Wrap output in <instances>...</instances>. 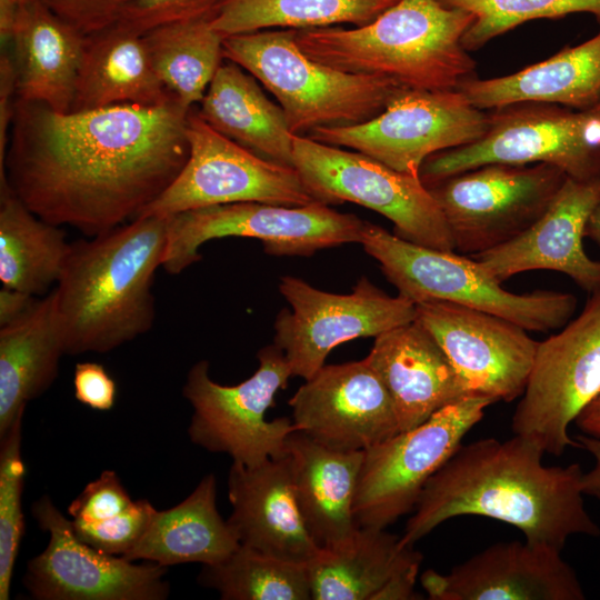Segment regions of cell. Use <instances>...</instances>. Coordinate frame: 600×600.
I'll return each instance as SVG.
<instances>
[{"instance_id": "obj_1", "label": "cell", "mask_w": 600, "mask_h": 600, "mask_svg": "<svg viewBox=\"0 0 600 600\" xmlns=\"http://www.w3.org/2000/svg\"><path fill=\"white\" fill-rule=\"evenodd\" d=\"M190 110L173 98L60 113L17 99L0 176L42 220L103 233L137 218L181 172Z\"/></svg>"}, {"instance_id": "obj_2", "label": "cell", "mask_w": 600, "mask_h": 600, "mask_svg": "<svg viewBox=\"0 0 600 600\" xmlns=\"http://www.w3.org/2000/svg\"><path fill=\"white\" fill-rule=\"evenodd\" d=\"M543 454L536 441L519 434L460 444L427 481L401 541L414 544L459 516L500 520L528 542L560 551L573 534L600 536L584 507L581 466L547 467Z\"/></svg>"}, {"instance_id": "obj_3", "label": "cell", "mask_w": 600, "mask_h": 600, "mask_svg": "<svg viewBox=\"0 0 600 600\" xmlns=\"http://www.w3.org/2000/svg\"><path fill=\"white\" fill-rule=\"evenodd\" d=\"M167 217H138L71 243L53 316L64 353H104L146 333L156 309L152 284L162 267Z\"/></svg>"}, {"instance_id": "obj_4", "label": "cell", "mask_w": 600, "mask_h": 600, "mask_svg": "<svg viewBox=\"0 0 600 600\" xmlns=\"http://www.w3.org/2000/svg\"><path fill=\"white\" fill-rule=\"evenodd\" d=\"M473 16L439 0H398L374 20L346 29L297 30L299 48L334 69L420 90H456L476 76L462 44Z\"/></svg>"}, {"instance_id": "obj_5", "label": "cell", "mask_w": 600, "mask_h": 600, "mask_svg": "<svg viewBox=\"0 0 600 600\" xmlns=\"http://www.w3.org/2000/svg\"><path fill=\"white\" fill-rule=\"evenodd\" d=\"M297 30L267 29L223 39V58L239 64L277 99L294 136L323 127L367 122L401 88L376 76L341 71L313 60Z\"/></svg>"}, {"instance_id": "obj_6", "label": "cell", "mask_w": 600, "mask_h": 600, "mask_svg": "<svg viewBox=\"0 0 600 600\" xmlns=\"http://www.w3.org/2000/svg\"><path fill=\"white\" fill-rule=\"evenodd\" d=\"M360 243L380 263L398 294L413 303L446 301L507 319L527 331L549 332L566 326L578 300L569 292L513 293L472 257L403 240L364 221Z\"/></svg>"}, {"instance_id": "obj_7", "label": "cell", "mask_w": 600, "mask_h": 600, "mask_svg": "<svg viewBox=\"0 0 600 600\" xmlns=\"http://www.w3.org/2000/svg\"><path fill=\"white\" fill-rule=\"evenodd\" d=\"M488 117L479 140L423 161L424 186L488 163H549L574 180L600 178V100L582 110L518 102L488 110Z\"/></svg>"}, {"instance_id": "obj_8", "label": "cell", "mask_w": 600, "mask_h": 600, "mask_svg": "<svg viewBox=\"0 0 600 600\" xmlns=\"http://www.w3.org/2000/svg\"><path fill=\"white\" fill-rule=\"evenodd\" d=\"M293 167L317 202L360 204L389 219L403 240L454 251L444 216L420 177L307 136L293 138Z\"/></svg>"}, {"instance_id": "obj_9", "label": "cell", "mask_w": 600, "mask_h": 600, "mask_svg": "<svg viewBox=\"0 0 600 600\" xmlns=\"http://www.w3.org/2000/svg\"><path fill=\"white\" fill-rule=\"evenodd\" d=\"M257 357V371L237 386L214 382L209 376V362L201 360L192 366L182 388L193 408L190 440L244 466L286 456L287 438L297 431L287 417L266 420L276 393L292 377L284 352L273 343L260 349Z\"/></svg>"}, {"instance_id": "obj_10", "label": "cell", "mask_w": 600, "mask_h": 600, "mask_svg": "<svg viewBox=\"0 0 600 600\" xmlns=\"http://www.w3.org/2000/svg\"><path fill=\"white\" fill-rule=\"evenodd\" d=\"M364 221L313 202L287 207L236 202L192 209L167 217L162 267L178 274L201 259L207 241L228 237L254 238L271 256L309 257L326 248L359 242Z\"/></svg>"}, {"instance_id": "obj_11", "label": "cell", "mask_w": 600, "mask_h": 600, "mask_svg": "<svg viewBox=\"0 0 600 600\" xmlns=\"http://www.w3.org/2000/svg\"><path fill=\"white\" fill-rule=\"evenodd\" d=\"M567 178L549 163H488L426 187L444 216L454 251L476 256L531 227Z\"/></svg>"}, {"instance_id": "obj_12", "label": "cell", "mask_w": 600, "mask_h": 600, "mask_svg": "<svg viewBox=\"0 0 600 600\" xmlns=\"http://www.w3.org/2000/svg\"><path fill=\"white\" fill-rule=\"evenodd\" d=\"M488 111L459 90L401 87L381 113L358 124L323 127L307 137L361 152L403 173L418 176L423 161L440 151L479 140Z\"/></svg>"}, {"instance_id": "obj_13", "label": "cell", "mask_w": 600, "mask_h": 600, "mask_svg": "<svg viewBox=\"0 0 600 600\" xmlns=\"http://www.w3.org/2000/svg\"><path fill=\"white\" fill-rule=\"evenodd\" d=\"M492 403L487 397L468 396L364 450L353 500L357 526L386 529L412 511L427 481Z\"/></svg>"}, {"instance_id": "obj_14", "label": "cell", "mask_w": 600, "mask_h": 600, "mask_svg": "<svg viewBox=\"0 0 600 600\" xmlns=\"http://www.w3.org/2000/svg\"><path fill=\"white\" fill-rule=\"evenodd\" d=\"M600 391V288L558 333L538 343L521 400L512 416L514 434L561 456L578 447L568 433Z\"/></svg>"}, {"instance_id": "obj_15", "label": "cell", "mask_w": 600, "mask_h": 600, "mask_svg": "<svg viewBox=\"0 0 600 600\" xmlns=\"http://www.w3.org/2000/svg\"><path fill=\"white\" fill-rule=\"evenodd\" d=\"M186 132L190 153L184 167L138 217H168L236 202L287 207L317 202L293 167L276 163L240 146L211 128L192 109Z\"/></svg>"}, {"instance_id": "obj_16", "label": "cell", "mask_w": 600, "mask_h": 600, "mask_svg": "<svg viewBox=\"0 0 600 600\" xmlns=\"http://www.w3.org/2000/svg\"><path fill=\"white\" fill-rule=\"evenodd\" d=\"M279 290L292 311L278 313L273 343L284 352L292 376L304 380L326 364L339 344L376 338L417 316L416 303L400 294H387L366 277L349 294L322 291L292 276L281 277Z\"/></svg>"}, {"instance_id": "obj_17", "label": "cell", "mask_w": 600, "mask_h": 600, "mask_svg": "<svg viewBox=\"0 0 600 600\" xmlns=\"http://www.w3.org/2000/svg\"><path fill=\"white\" fill-rule=\"evenodd\" d=\"M49 533L46 549L27 566L23 583L38 600H163L169 594L167 567L136 564L82 542L48 496L31 508Z\"/></svg>"}, {"instance_id": "obj_18", "label": "cell", "mask_w": 600, "mask_h": 600, "mask_svg": "<svg viewBox=\"0 0 600 600\" xmlns=\"http://www.w3.org/2000/svg\"><path fill=\"white\" fill-rule=\"evenodd\" d=\"M471 396L510 402L524 392L539 341L499 316L446 301L416 304Z\"/></svg>"}, {"instance_id": "obj_19", "label": "cell", "mask_w": 600, "mask_h": 600, "mask_svg": "<svg viewBox=\"0 0 600 600\" xmlns=\"http://www.w3.org/2000/svg\"><path fill=\"white\" fill-rule=\"evenodd\" d=\"M292 422L339 451H364L400 432L392 399L364 358L324 364L289 400Z\"/></svg>"}, {"instance_id": "obj_20", "label": "cell", "mask_w": 600, "mask_h": 600, "mask_svg": "<svg viewBox=\"0 0 600 600\" xmlns=\"http://www.w3.org/2000/svg\"><path fill=\"white\" fill-rule=\"evenodd\" d=\"M431 600H583L582 586L561 551L521 541L494 543L448 573L427 570Z\"/></svg>"}, {"instance_id": "obj_21", "label": "cell", "mask_w": 600, "mask_h": 600, "mask_svg": "<svg viewBox=\"0 0 600 600\" xmlns=\"http://www.w3.org/2000/svg\"><path fill=\"white\" fill-rule=\"evenodd\" d=\"M600 202V178H567L543 214L508 242L476 256L499 282L530 270H552L570 277L591 293L600 288V260L583 248L588 220Z\"/></svg>"}, {"instance_id": "obj_22", "label": "cell", "mask_w": 600, "mask_h": 600, "mask_svg": "<svg viewBox=\"0 0 600 600\" xmlns=\"http://www.w3.org/2000/svg\"><path fill=\"white\" fill-rule=\"evenodd\" d=\"M228 496L227 521L240 544L306 567L319 551L296 501L287 453L257 466L233 462Z\"/></svg>"}, {"instance_id": "obj_23", "label": "cell", "mask_w": 600, "mask_h": 600, "mask_svg": "<svg viewBox=\"0 0 600 600\" xmlns=\"http://www.w3.org/2000/svg\"><path fill=\"white\" fill-rule=\"evenodd\" d=\"M422 554L386 529L359 527L307 564L313 600H412Z\"/></svg>"}, {"instance_id": "obj_24", "label": "cell", "mask_w": 600, "mask_h": 600, "mask_svg": "<svg viewBox=\"0 0 600 600\" xmlns=\"http://www.w3.org/2000/svg\"><path fill=\"white\" fill-rule=\"evenodd\" d=\"M366 358L392 399L400 431L471 396L441 346L417 319L377 336Z\"/></svg>"}, {"instance_id": "obj_25", "label": "cell", "mask_w": 600, "mask_h": 600, "mask_svg": "<svg viewBox=\"0 0 600 600\" xmlns=\"http://www.w3.org/2000/svg\"><path fill=\"white\" fill-rule=\"evenodd\" d=\"M293 492L320 549L338 547L359 528L353 500L364 451H339L293 431L286 441Z\"/></svg>"}, {"instance_id": "obj_26", "label": "cell", "mask_w": 600, "mask_h": 600, "mask_svg": "<svg viewBox=\"0 0 600 600\" xmlns=\"http://www.w3.org/2000/svg\"><path fill=\"white\" fill-rule=\"evenodd\" d=\"M84 40L40 0L22 1L11 38L18 99L70 112Z\"/></svg>"}, {"instance_id": "obj_27", "label": "cell", "mask_w": 600, "mask_h": 600, "mask_svg": "<svg viewBox=\"0 0 600 600\" xmlns=\"http://www.w3.org/2000/svg\"><path fill=\"white\" fill-rule=\"evenodd\" d=\"M457 90L481 110L543 102L582 110L600 100V31L518 72L463 80Z\"/></svg>"}, {"instance_id": "obj_28", "label": "cell", "mask_w": 600, "mask_h": 600, "mask_svg": "<svg viewBox=\"0 0 600 600\" xmlns=\"http://www.w3.org/2000/svg\"><path fill=\"white\" fill-rule=\"evenodd\" d=\"M173 98L153 69L143 34L116 23L86 36L70 111L153 107Z\"/></svg>"}, {"instance_id": "obj_29", "label": "cell", "mask_w": 600, "mask_h": 600, "mask_svg": "<svg viewBox=\"0 0 600 600\" xmlns=\"http://www.w3.org/2000/svg\"><path fill=\"white\" fill-rule=\"evenodd\" d=\"M239 64L222 62L197 111L219 133L276 163L293 167V138L286 114ZM294 168V167H293Z\"/></svg>"}, {"instance_id": "obj_30", "label": "cell", "mask_w": 600, "mask_h": 600, "mask_svg": "<svg viewBox=\"0 0 600 600\" xmlns=\"http://www.w3.org/2000/svg\"><path fill=\"white\" fill-rule=\"evenodd\" d=\"M216 492V478L207 474L183 501L156 510L142 538L122 558L163 567L224 560L240 542L217 510Z\"/></svg>"}, {"instance_id": "obj_31", "label": "cell", "mask_w": 600, "mask_h": 600, "mask_svg": "<svg viewBox=\"0 0 600 600\" xmlns=\"http://www.w3.org/2000/svg\"><path fill=\"white\" fill-rule=\"evenodd\" d=\"M63 354L51 293L0 327V438L23 417L27 403L50 388Z\"/></svg>"}, {"instance_id": "obj_32", "label": "cell", "mask_w": 600, "mask_h": 600, "mask_svg": "<svg viewBox=\"0 0 600 600\" xmlns=\"http://www.w3.org/2000/svg\"><path fill=\"white\" fill-rule=\"evenodd\" d=\"M60 226L34 214L0 176V280L31 296L57 283L71 243Z\"/></svg>"}, {"instance_id": "obj_33", "label": "cell", "mask_w": 600, "mask_h": 600, "mask_svg": "<svg viewBox=\"0 0 600 600\" xmlns=\"http://www.w3.org/2000/svg\"><path fill=\"white\" fill-rule=\"evenodd\" d=\"M398 0H222L210 24L223 39L267 29L306 30L374 20Z\"/></svg>"}, {"instance_id": "obj_34", "label": "cell", "mask_w": 600, "mask_h": 600, "mask_svg": "<svg viewBox=\"0 0 600 600\" xmlns=\"http://www.w3.org/2000/svg\"><path fill=\"white\" fill-rule=\"evenodd\" d=\"M212 16L166 24L143 34L156 73L187 109L200 103L222 63L223 38L212 29Z\"/></svg>"}, {"instance_id": "obj_35", "label": "cell", "mask_w": 600, "mask_h": 600, "mask_svg": "<svg viewBox=\"0 0 600 600\" xmlns=\"http://www.w3.org/2000/svg\"><path fill=\"white\" fill-rule=\"evenodd\" d=\"M199 581L224 600H309L307 567L240 544L224 560L206 564Z\"/></svg>"}, {"instance_id": "obj_36", "label": "cell", "mask_w": 600, "mask_h": 600, "mask_svg": "<svg viewBox=\"0 0 600 600\" xmlns=\"http://www.w3.org/2000/svg\"><path fill=\"white\" fill-rule=\"evenodd\" d=\"M462 9L473 21L462 38L469 52L518 26L536 19H558L572 13H590L600 23V0H439Z\"/></svg>"}, {"instance_id": "obj_37", "label": "cell", "mask_w": 600, "mask_h": 600, "mask_svg": "<svg viewBox=\"0 0 600 600\" xmlns=\"http://www.w3.org/2000/svg\"><path fill=\"white\" fill-rule=\"evenodd\" d=\"M22 421L23 417H20L0 438V600L9 599L13 568L24 532Z\"/></svg>"}, {"instance_id": "obj_38", "label": "cell", "mask_w": 600, "mask_h": 600, "mask_svg": "<svg viewBox=\"0 0 600 600\" xmlns=\"http://www.w3.org/2000/svg\"><path fill=\"white\" fill-rule=\"evenodd\" d=\"M156 508L147 500H136L124 511L98 522L72 521L74 534L84 543L107 554L123 557L142 538Z\"/></svg>"}, {"instance_id": "obj_39", "label": "cell", "mask_w": 600, "mask_h": 600, "mask_svg": "<svg viewBox=\"0 0 600 600\" xmlns=\"http://www.w3.org/2000/svg\"><path fill=\"white\" fill-rule=\"evenodd\" d=\"M222 0H131L117 23L139 34L216 12Z\"/></svg>"}, {"instance_id": "obj_40", "label": "cell", "mask_w": 600, "mask_h": 600, "mask_svg": "<svg viewBox=\"0 0 600 600\" xmlns=\"http://www.w3.org/2000/svg\"><path fill=\"white\" fill-rule=\"evenodd\" d=\"M131 499L113 470H104L68 507L73 521L98 522L128 509Z\"/></svg>"}, {"instance_id": "obj_41", "label": "cell", "mask_w": 600, "mask_h": 600, "mask_svg": "<svg viewBox=\"0 0 600 600\" xmlns=\"http://www.w3.org/2000/svg\"><path fill=\"white\" fill-rule=\"evenodd\" d=\"M83 36L116 24L131 0H40Z\"/></svg>"}, {"instance_id": "obj_42", "label": "cell", "mask_w": 600, "mask_h": 600, "mask_svg": "<svg viewBox=\"0 0 600 600\" xmlns=\"http://www.w3.org/2000/svg\"><path fill=\"white\" fill-rule=\"evenodd\" d=\"M76 399L91 409L110 410L116 400V383L104 367L97 362H79L73 373Z\"/></svg>"}, {"instance_id": "obj_43", "label": "cell", "mask_w": 600, "mask_h": 600, "mask_svg": "<svg viewBox=\"0 0 600 600\" xmlns=\"http://www.w3.org/2000/svg\"><path fill=\"white\" fill-rule=\"evenodd\" d=\"M14 94H17L14 62L7 53H2L0 59V167L6 157L9 129L14 112Z\"/></svg>"}, {"instance_id": "obj_44", "label": "cell", "mask_w": 600, "mask_h": 600, "mask_svg": "<svg viewBox=\"0 0 600 600\" xmlns=\"http://www.w3.org/2000/svg\"><path fill=\"white\" fill-rule=\"evenodd\" d=\"M36 301L34 296L3 287L0 290V327L20 318Z\"/></svg>"}, {"instance_id": "obj_45", "label": "cell", "mask_w": 600, "mask_h": 600, "mask_svg": "<svg viewBox=\"0 0 600 600\" xmlns=\"http://www.w3.org/2000/svg\"><path fill=\"white\" fill-rule=\"evenodd\" d=\"M579 448L587 450L594 458V467L582 474L581 489L583 494L600 499V439L587 434L577 437Z\"/></svg>"}, {"instance_id": "obj_46", "label": "cell", "mask_w": 600, "mask_h": 600, "mask_svg": "<svg viewBox=\"0 0 600 600\" xmlns=\"http://www.w3.org/2000/svg\"><path fill=\"white\" fill-rule=\"evenodd\" d=\"M574 423L583 434L600 439V391L581 410L576 418Z\"/></svg>"}, {"instance_id": "obj_47", "label": "cell", "mask_w": 600, "mask_h": 600, "mask_svg": "<svg viewBox=\"0 0 600 600\" xmlns=\"http://www.w3.org/2000/svg\"><path fill=\"white\" fill-rule=\"evenodd\" d=\"M586 238H589L600 247V202L597 204L588 220Z\"/></svg>"}, {"instance_id": "obj_48", "label": "cell", "mask_w": 600, "mask_h": 600, "mask_svg": "<svg viewBox=\"0 0 600 600\" xmlns=\"http://www.w3.org/2000/svg\"><path fill=\"white\" fill-rule=\"evenodd\" d=\"M24 0H0V13L13 14L16 13L19 4Z\"/></svg>"}]
</instances>
